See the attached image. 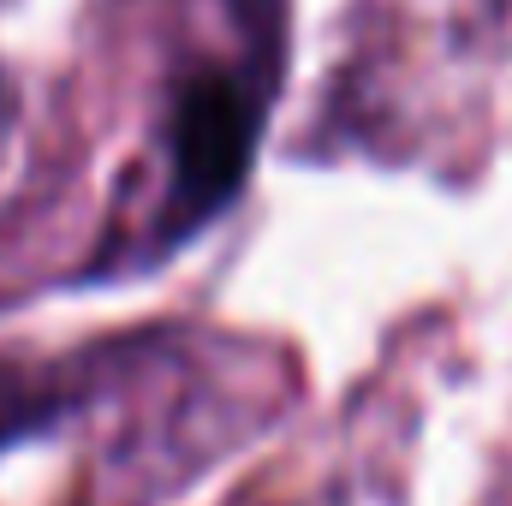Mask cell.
Listing matches in <instances>:
<instances>
[{
	"instance_id": "6da1fadb",
	"label": "cell",
	"mask_w": 512,
	"mask_h": 506,
	"mask_svg": "<svg viewBox=\"0 0 512 506\" xmlns=\"http://www.w3.org/2000/svg\"><path fill=\"white\" fill-rule=\"evenodd\" d=\"M256 137H262V96L251 90V78L227 66H203L173 96V126H167L173 179L161 203V245H179L239 197Z\"/></svg>"
}]
</instances>
